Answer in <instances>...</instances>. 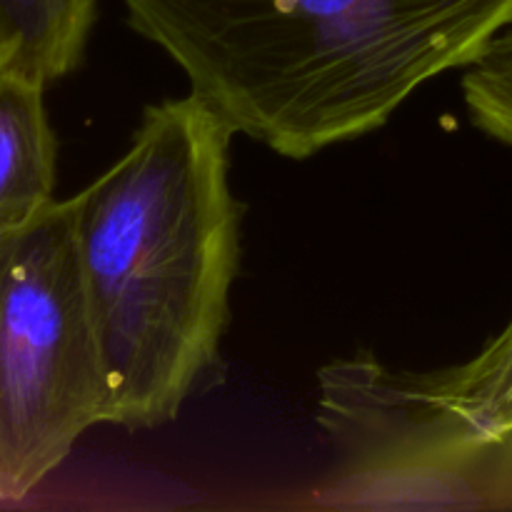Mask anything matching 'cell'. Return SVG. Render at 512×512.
Wrapping results in <instances>:
<instances>
[{"instance_id":"3","label":"cell","mask_w":512,"mask_h":512,"mask_svg":"<svg viewBox=\"0 0 512 512\" xmlns=\"http://www.w3.org/2000/svg\"><path fill=\"white\" fill-rule=\"evenodd\" d=\"M325 510L512 512V318L470 360L400 370L370 353L318 373Z\"/></svg>"},{"instance_id":"6","label":"cell","mask_w":512,"mask_h":512,"mask_svg":"<svg viewBox=\"0 0 512 512\" xmlns=\"http://www.w3.org/2000/svg\"><path fill=\"white\" fill-rule=\"evenodd\" d=\"M98 0H0V53L45 85L80 65Z\"/></svg>"},{"instance_id":"1","label":"cell","mask_w":512,"mask_h":512,"mask_svg":"<svg viewBox=\"0 0 512 512\" xmlns=\"http://www.w3.org/2000/svg\"><path fill=\"white\" fill-rule=\"evenodd\" d=\"M235 130L193 93L145 108L128 150L73 195L75 243L108 373V418H178L215 363L240 265Z\"/></svg>"},{"instance_id":"2","label":"cell","mask_w":512,"mask_h":512,"mask_svg":"<svg viewBox=\"0 0 512 512\" xmlns=\"http://www.w3.org/2000/svg\"><path fill=\"white\" fill-rule=\"evenodd\" d=\"M235 135L303 160L383 128L512 25V0H123Z\"/></svg>"},{"instance_id":"4","label":"cell","mask_w":512,"mask_h":512,"mask_svg":"<svg viewBox=\"0 0 512 512\" xmlns=\"http://www.w3.org/2000/svg\"><path fill=\"white\" fill-rule=\"evenodd\" d=\"M108 418L73 198L0 233V505L35 493Z\"/></svg>"},{"instance_id":"5","label":"cell","mask_w":512,"mask_h":512,"mask_svg":"<svg viewBox=\"0 0 512 512\" xmlns=\"http://www.w3.org/2000/svg\"><path fill=\"white\" fill-rule=\"evenodd\" d=\"M45 88L18 60L0 53V233L28 223L58 200V143Z\"/></svg>"},{"instance_id":"7","label":"cell","mask_w":512,"mask_h":512,"mask_svg":"<svg viewBox=\"0 0 512 512\" xmlns=\"http://www.w3.org/2000/svg\"><path fill=\"white\" fill-rule=\"evenodd\" d=\"M460 88L470 123L512 148V25L465 65Z\"/></svg>"}]
</instances>
